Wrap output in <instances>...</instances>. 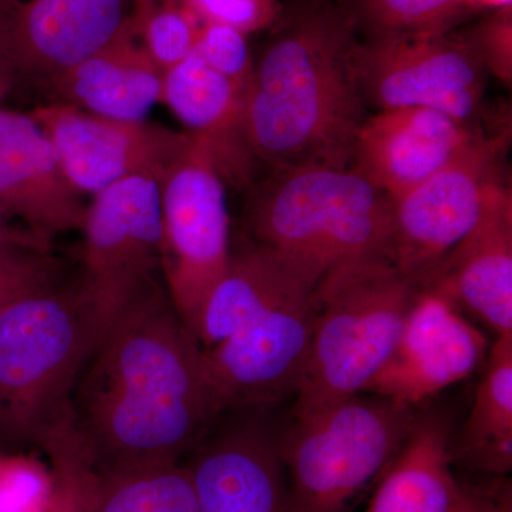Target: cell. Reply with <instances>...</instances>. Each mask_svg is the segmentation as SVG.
Here are the masks:
<instances>
[{
  "mask_svg": "<svg viewBox=\"0 0 512 512\" xmlns=\"http://www.w3.org/2000/svg\"><path fill=\"white\" fill-rule=\"evenodd\" d=\"M221 416L200 342L158 284L94 346L74 387L69 426L47 457L66 484L183 463Z\"/></svg>",
  "mask_w": 512,
  "mask_h": 512,
  "instance_id": "1",
  "label": "cell"
},
{
  "mask_svg": "<svg viewBox=\"0 0 512 512\" xmlns=\"http://www.w3.org/2000/svg\"><path fill=\"white\" fill-rule=\"evenodd\" d=\"M348 10L306 16L266 47L241 99L242 141L274 171L349 168L366 101Z\"/></svg>",
  "mask_w": 512,
  "mask_h": 512,
  "instance_id": "2",
  "label": "cell"
},
{
  "mask_svg": "<svg viewBox=\"0 0 512 512\" xmlns=\"http://www.w3.org/2000/svg\"><path fill=\"white\" fill-rule=\"evenodd\" d=\"M101 338L79 281H59L0 309V448L49 456L69 426L74 387Z\"/></svg>",
  "mask_w": 512,
  "mask_h": 512,
  "instance_id": "3",
  "label": "cell"
},
{
  "mask_svg": "<svg viewBox=\"0 0 512 512\" xmlns=\"http://www.w3.org/2000/svg\"><path fill=\"white\" fill-rule=\"evenodd\" d=\"M247 228L318 282L355 259L392 261L393 201L350 167L274 171L251 192Z\"/></svg>",
  "mask_w": 512,
  "mask_h": 512,
  "instance_id": "4",
  "label": "cell"
},
{
  "mask_svg": "<svg viewBox=\"0 0 512 512\" xmlns=\"http://www.w3.org/2000/svg\"><path fill=\"white\" fill-rule=\"evenodd\" d=\"M420 291L386 258L326 272L313 291L311 346L289 414L362 393L392 355Z\"/></svg>",
  "mask_w": 512,
  "mask_h": 512,
  "instance_id": "5",
  "label": "cell"
},
{
  "mask_svg": "<svg viewBox=\"0 0 512 512\" xmlns=\"http://www.w3.org/2000/svg\"><path fill=\"white\" fill-rule=\"evenodd\" d=\"M419 414V407L363 393L289 414L276 429L286 512L348 511L383 476Z\"/></svg>",
  "mask_w": 512,
  "mask_h": 512,
  "instance_id": "6",
  "label": "cell"
},
{
  "mask_svg": "<svg viewBox=\"0 0 512 512\" xmlns=\"http://www.w3.org/2000/svg\"><path fill=\"white\" fill-rule=\"evenodd\" d=\"M318 281L278 254L239 312L234 332L201 348V366L221 414L295 399L311 346Z\"/></svg>",
  "mask_w": 512,
  "mask_h": 512,
  "instance_id": "7",
  "label": "cell"
},
{
  "mask_svg": "<svg viewBox=\"0 0 512 512\" xmlns=\"http://www.w3.org/2000/svg\"><path fill=\"white\" fill-rule=\"evenodd\" d=\"M154 177L163 218L164 286L197 338L205 303L231 258L227 181L207 143L177 131Z\"/></svg>",
  "mask_w": 512,
  "mask_h": 512,
  "instance_id": "8",
  "label": "cell"
},
{
  "mask_svg": "<svg viewBox=\"0 0 512 512\" xmlns=\"http://www.w3.org/2000/svg\"><path fill=\"white\" fill-rule=\"evenodd\" d=\"M511 126L477 131L437 173L393 202L392 262L426 288L447 255L476 224L485 201L507 181Z\"/></svg>",
  "mask_w": 512,
  "mask_h": 512,
  "instance_id": "9",
  "label": "cell"
},
{
  "mask_svg": "<svg viewBox=\"0 0 512 512\" xmlns=\"http://www.w3.org/2000/svg\"><path fill=\"white\" fill-rule=\"evenodd\" d=\"M82 231L79 284L103 335L124 309L160 284L163 218L156 177L131 175L93 195Z\"/></svg>",
  "mask_w": 512,
  "mask_h": 512,
  "instance_id": "10",
  "label": "cell"
},
{
  "mask_svg": "<svg viewBox=\"0 0 512 512\" xmlns=\"http://www.w3.org/2000/svg\"><path fill=\"white\" fill-rule=\"evenodd\" d=\"M356 70L363 99L379 110L429 107L471 127L488 74L466 37L450 30L375 33L357 42Z\"/></svg>",
  "mask_w": 512,
  "mask_h": 512,
  "instance_id": "11",
  "label": "cell"
},
{
  "mask_svg": "<svg viewBox=\"0 0 512 512\" xmlns=\"http://www.w3.org/2000/svg\"><path fill=\"white\" fill-rule=\"evenodd\" d=\"M133 0H0V50L15 79L52 96L57 82L109 43Z\"/></svg>",
  "mask_w": 512,
  "mask_h": 512,
  "instance_id": "12",
  "label": "cell"
},
{
  "mask_svg": "<svg viewBox=\"0 0 512 512\" xmlns=\"http://www.w3.org/2000/svg\"><path fill=\"white\" fill-rule=\"evenodd\" d=\"M487 336L450 299L431 288L417 295L392 355L363 394L419 407L484 365Z\"/></svg>",
  "mask_w": 512,
  "mask_h": 512,
  "instance_id": "13",
  "label": "cell"
},
{
  "mask_svg": "<svg viewBox=\"0 0 512 512\" xmlns=\"http://www.w3.org/2000/svg\"><path fill=\"white\" fill-rule=\"evenodd\" d=\"M261 409L222 414L183 463L198 512H286V474L276 427Z\"/></svg>",
  "mask_w": 512,
  "mask_h": 512,
  "instance_id": "14",
  "label": "cell"
},
{
  "mask_svg": "<svg viewBox=\"0 0 512 512\" xmlns=\"http://www.w3.org/2000/svg\"><path fill=\"white\" fill-rule=\"evenodd\" d=\"M30 114L82 194H99L131 175L156 174L175 136L168 128L106 119L57 101Z\"/></svg>",
  "mask_w": 512,
  "mask_h": 512,
  "instance_id": "15",
  "label": "cell"
},
{
  "mask_svg": "<svg viewBox=\"0 0 512 512\" xmlns=\"http://www.w3.org/2000/svg\"><path fill=\"white\" fill-rule=\"evenodd\" d=\"M0 204L25 228L52 244L82 231L87 205L72 184L52 141L30 113L0 104Z\"/></svg>",
  "mask_w": 512,
  "mask_h": 512,
  "instance_id": "16",
  "label": "cell"
},
{
  "mask_svg": "<svg viewBox=\"0 0 512 512\" xmlns=\"http://www.w3.org/2000/svg\"><path fill=\"white\" fill-rule=\"evenodd\" d=\"M477 130L429 107H394L367 117L350 168L393 202L466 147Z\"/></svg>",
  "mask_w": 512,
  "mask_h": 512,
  "instance_id": "17",
  "label": "cell"
},
{
  "mask_svg": "<svg viewBox=\"0 0 512 512\" xmlns=\"http://www.w3.org/2000/svg\"><path fill=\"white\" fill-rule=\"evenodd\" d=\"M426 288L446 296L495 336L512 332V194L507 181L490 192L476 224Z\"/></svg>",
  "mask_w": 512,
  "mask_h": 512,
  "instance_id": "18",
  "label": "cell"
},
{
  "mask_svg": "<svg viewBox=\"0 0 512 512\" xmlns=\"http://www.w3.org/2000/svg\"><path fill=\"white\" fill-rule=\"evenodd\" d=\"M161 92L163 73L127 20L109 43L64 74L52 99L106 119L144 123Z\"/></svg>",
  "mask_w": 512,
  "mask_h": 512,
  "instance_id": "19",
  "label": "cell"
},
{
  "mask_svg": "<svg viewBox=\"0 0 512 512\" xmlns=\"http://www.w3.org/2000/svg\"><path fill=\"white\" fill-rule=\"evenodd\" d=\"M241 99V89L192 53L163 73L161 101L207 143L227 183L249 187L254 161L239 127Z\"/></svg>",
  "mask_w": 512,
  "mask_h": 512,
  "instance_id": "20",
  "label": "cell"
},
{
  "mask_svg": "<svg viewBox=\"0 0 512 512\" xmlns=\"http://www.w3.org/2000/svg\"><path fill=\"white\" fill-rule=\"evenodd\" d=\"M450 421L420 412L402 450L380 477L366 512H453L461 494L448 443Z\"/></svg>",
  "mask_w": 512,
  "mask_h": 512,
  "instance_id": "21",
  "label": "cell"
},
{
  "mask_svg": "<svg viewBox=\"0 0 512 512\" xmlns=\"http://www.w3.org/2000/svg\"><path fill=\"white\" fill-rule=\"evenodd\" d=\"M451 463L481 477L512 468V332L495 336L473 407L448 443Z\"/></svg>",
  "mask_w": 512,
  "mask_h": 512,
  "instance_id": "22",
  "label": "cell"
},
{
  "mask_svg": "<svg viewBox=\"0 0 512 512\" xmlns=\"http://www.w3.org/2000/svg\"><path fill=\"white\" fill-rule=\"evenodd\" d=\"M60 488L72 495L83 512H198L194 481L184 463Z\"/></svg>",
  "mask_w": 512,
  "mask_h": 512,
  "instance_id": "23",
  "label": "cell"
},
{
  "mask_svg": "<svg viewBox=\"0 0 512 512\" xmlns=\"http://www.w3.org/2000/svg\"><path fill=\"white\" fill-rule=\"evenodd\" d=\"M128 22L161 73L191 55L202 26L185 0H133Z\"/></svg>",
  "mask_w": 512,
  "mask_h": 512,
  "instance_id": "24",
  "label": "cell"
},
{
  "mask_svg": "<svg viewBox=\"0 0 512 512\" xmlns=\"http://www.w3.org/2000/svg\"><path fill=\"white\" fill-rule=\"evenodd\" d=\"M474 10L468 0H362L360 12L375 33L447 32Z\"/></svg>",
  "mask_w": 512,
  "mask_h": 512,
  "instance_id": "25",
  "label": "cell"
},
{
  "mask_svg": "<svg viewBox=\"0 0 512 512\" xmlns=\"http://www.w3.org/2000/svg\"><path fill=\"white\" fill-rule=\"evenodd\" d=\"M55 495L50 464L26 454H0V512H50Z\"/></svg>",
  "mask_w": 512,
  "mask_h": 512,
  "instance_id": "26",
  "label": "cell"
},
{
  "mask_svg": "<svg viewBox=\"0 0 512 512\" xmlns=\"http://www.w3.org/2000/svg\"><path fill=\"white\" fill-rule=\"evenodd\" d=\"M59 279V265L52 252L0 244V309Z\"/></svg>",
  "mask_w": 512,
  "mask_h": 512,
  "instance_id": "27",
  "label": "cell"
},
{
  "mask_svg": "<svg viewBox=\"0 0 512 512\" xmlns=\"http://www.w3.org/2000/svg\"><path fill=\"white\" fill-rule=\"evenodd\" d=\"M192 55L200 57L244 93L254 70L247 35L231 26L202 23Z\"/></svg>",
  "mask_w": 512,
  "mask_h": 512,
  "instance_id": "28",
  "label": "cell"
},
{
  "mask_svg": "<svg viewBox=\"0 0 512 512\" xmlns=\"http://www.w3.org/2000/svg\"><path fill=\"white\" fill-rule=\"evenodd\" d=\"M487 73L510 87L512 82V8L495 10L470 32L464 33Z\"/></svg>",
  "mask_w": 512,
  "mask_h": 512,
  "instance_id": "29",
  "label": "cell"
},
{
  "mask_svg": "<svg viewBox=\"0 0 512 512\" xmlns=\"http://www.w3.org/2000/svg\"><path fill=\"white\" fill-rule=\"evenodd\" d=\"M202 23H218L244 35L269 28L278 19L276 0H185Z\"/></svg>",
  "mask_w": 512,
  "mask_h": 512,
  "instance_id": "30",
  "label": "cell"
},
{
  "mask_svg": "<svg viewBox=\"0 0 512 512\" xmlns=\"http://www.w3.org/2000/svg\"><path fill=\"white\" fill-rule=\"evenodd\" d=\"M453 512H512L511 481L507 477H484L461 481V494Z\"/></svg>",
  "mask_w": 512,
  "mask_h": 512,
  "instance_id": "31",
  "label": "cell"
},
{
  "mask_svg": "<svg viewBox=\"0 0 512 512\" xmlns=\"http://www.w3.org/2000/svg\"><path fill=\"white\" fill-rule=\"evenodd\" d=\"M10 220H12V217L0 204V244L20 245V247L52 252V244L50 242L36 237L28 228L13 227L10 224Z\"/></svg>",
  "mask_w": 512,
  "mask_h": 512,
  "instance_id": "32",
  "label": "cell"
},
{
  "mask_svg": "<svg viewBox=\"0 0 512 512\" xmlns=\"http://www.w3.org/2000/svg\"><path fill=\"white\" fill-rule=\"evenodd\" d=\"M13 84H15V74H13L12 67H10L8 60L0 50V104L3 103L5 97L12 90Z\"/></svg>",
  "mask_w": 512,
  "mask_h": 512,
  "instance_id": "33",
  "label": "cell"
},
{
  "mask_svg": "<svg viewBox=\"0 0 512 512\" xmlns=\"http://www.w3.org/2000/svg\"><path fill=\"white\" fill-rule=\"evenodd\" d=\"M50 512H83L72 495L56 487L55 500H53Z\"/></svg>",
  "mask_w": 512,
  "mask_h": 512,
  "instance_id": "34",
  "label": "cell"
},
{
  "mask_svg": "<svg viewBox=\"0 0 512 512\" xmlns=\"http://www.w3.org/2000/svg\"><path fill=\"white\" fill-rule=\"evenodd\" d=\"M473 9L488 8V9H504L512 6V0H468Z\"/></svg>",
  "mask_w": 512,
  "mask_h": 512,
  "instance_id": "35",
  "label": "cell"
}]
</instances>
